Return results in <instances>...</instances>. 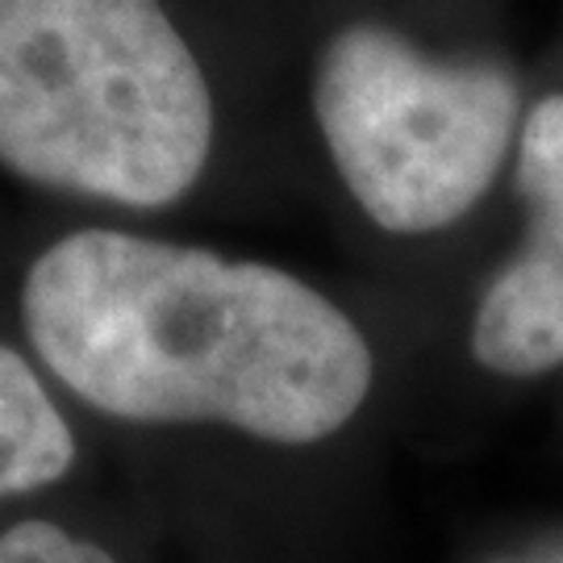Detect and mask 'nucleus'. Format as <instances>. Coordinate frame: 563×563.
I'll return each instance as SVG.
<instances>
[{"instance_id": "obj_3", "label": "nucleus", "mask_w": 563, "mask_h": 563, "mask_svg": "<svg viewBox=\"0 0 563 563\" xmlns=\"http://www.w3.org/2000/svg\"><path fill=\"white\" fill-rule=\"evenodd\" d=\"M309 104L351 201L388 234H439L488 197L522 134V80L501 59L434 55L360 18L318 46Z\"/></svg>"}, {"instance_id": "obj_6", "label": "nucleus", "mask_w": 563, "mask_h": 563, "mask_svg": "<svg viewBox=\"0 0 563 563\" xmlns=\"http://www.w3.org/2000/svg\"><path fill=\"white\" fill-rule=\"evenodd\" d=\"M0 563H118L55 522H18L0 534Z\"/></svg>"}, {"instance_id": "obj_4", "label": "nucleus", "mask_w": 563, "mask_h": 563, "mask_svg": "<svg viewBox=\"0 0 563 563\" xmlns=\"http://www.w3.org/2000/svg\"><path fill=\"white\" fill-rule=\"evenodd\" d=\"M514 188L526 209V239L481 292L472 355L493 376L530 380L563 367V92L526 109Z\"/></svg>"}, {"instance_id": "obj_1", "label": "nucleus", "mask_w": 563, "mask_h": 563, "mask_svg": "<svg viewBox=\"0 0 563 563\" xmlns=\"http://www.w3.org/2000/svg\"><path fill=\"white\" fill-rule=\"evenodd\" d=\"M21 325L42 367L109 418L280 446L339 434L376 376L363 330L301 276L109 225L30 263Z\"/></svg>"}, {"instance_id": "obj_5", "label": "nucleus", "mask_w": 563, "mask_h": 563, "mask_svg": "<svg viewBox=\"0 0 563 563\" xmlns=\"http://www.w3.org/2000/svg\"><path fill=\"white\" fill-rule=\"evenodd\" d=\"M76 463V434L34 363L0 342V501L63 481Z\"/></svg>"}, {"instance_id": "obj_2", "label": "nucleus", "mask_w": 563, "mask_h": 563, "mask_svg": "<svg viewBox=\"0 0 563 563\" xmlns=\"http://www.w3.org/2000/svg\"><path fill=\"white\" fill-rule=\"evenodd\" d=\"M213 142V84L163 0H0L9 176L151 213L201 184Z\"/></svg>"}]
</instances>
